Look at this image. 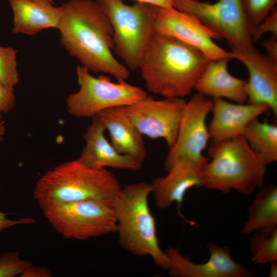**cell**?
<instances>
[{
    "mask_svg": "<svg viewBox=\"0 0 277 277\" xmlns=\"http://www.w3.org/2000/svg\"><path fill=\"white\" fill-rule=\"evenodd\" d=\"M209 258L196 264L184 256L176 248L169 246L165 251L169 261L167 270L172 277H249L253 274L245 265L234 260L227 246L209 243Z\"/></svg>",
    "mask_w": 277,
    "mask_h": 277,
    "instance_id": "obj_13",
    "label": "cell"
},
{
    "mask_svg": "<svg viewBox=\"0 0 277 277\" xmlns=\"http://www.w3.org/2000/svg\"><path fill=\"white\" fill-rule=\"evenodd\" d=\"M109 19L113 30L114 50L129 70L139 65L154 31L157 7L122 0H96Z\"/></svg>",
    "mask_w": 277,
    "mask_h": 277,
    "instance_id": "obj_6",
    "label": "cell"
},
{
    "mask_svg": "<svg viewBox=\"0 0 277 277\" xmlns=\"http://www.w3.org/2000/svg\"><path fill=\"white\" fill-rule=\"evenodd\" d=\"M57 29L60 42L81 65L95 73L126 80L129 70L112 53L113 30L99 5L92 0H69L61 6Z\"/></svg>",
    "mask_w": 277,
    "mask_h": 277,
    "instance_id": "obj_1",
    "label": "cell"
},
{
    "mask_svg": "<svg viewBox=\"0 0 277 277\" xmlns=\"http://www.w3.org/2000/svg\"><path fill=\"white\" fill-rule=\"evenodd\" d=\"M16 52L10 46H0V82L13 90L19 81Z\"/></svg>",
    "mask_w": 277,
    "mask_h": 277,
    "instance_id": "obj_24",
    "label": "cell"
},
{
    "mask_svg": "<svg viewBox=\"0 0 277 277\" xmlns=\"http://www.w3.org/2000/svg\"><path fill=\"white\" fill-rule=\"evenodd\" d=\"M270 268L269 271V277H276L277 276V262H272L270 264Z\"/></svg>",
    "mask_w": 277,
    "mask_h": 277,
    "instance_id": "obj_34",
    "label": "cell"
},
{
    "mask_svg": "<svg viewBox=\"0 0 277 277\" xmlns=\"http://www.w3.org/2000/svg\"><path fill=\"white\" fill-rule=\"evenodd\" d=\"M173 7L192 15L224 38L231 50L253 46V25L245 11L242 0H217L211 3L199 0H173Z\"/></svg>",
    "mask_w": 277,
    "mask_h": 277,
    "instance_id": "obj_9",
    "label": "cell"
},
{
    "mask_svg": "<svg viewBox=\"0 0 277 277\" xmlns=\"http://www.w3.org/2000/svg\"><path fill=\"white\" fill-rule=\"evenodd\" d=\"M262 45L266 50V55L277 62V37L271 36V38L263 41Z\"/></svg>",
    "mask_w": 277,
    "mask_h": 277,
    "instance_id": "obj_31",
    "label": "cell"
},
{
    "mask_svg": "<svg viewBox=\"0 0 277 277\" xmlns=\"http://www.w3.org/2000/svg\"><path fill=\"white\" fill-rule=\"evenodd\" d=\"M249 248L250 259L254 265L277 262V229L270 234L256 232L250 239Z\"/></svg>",
    "mask_w": 277,
    "mask_h": 277,
    "instance_id": "obj_23",
    "label": "cell"
},
{
    "mask_svg": "<svg viewBox=\"0 0 277 277\" xmlns=\"http://www.w3.org/2000/svg\"><path fill=\"white\" fill-rule=\"evenodd\" d=\"M233 58L247 68L249 79L247 89L249 103L265 104L274 115L277 114V62L254 47L231 50Z\"/></svg>",
    "mask_w": 277,
    "mask_h": 277,
    "instance_id": "obj_14",
    "label": "cell"
},
{
    "mask_svg": "<svg viewBox=\"0 0 277 277\" xmlns=\"http://www.w3.org/2000/svg\"><path fill=\"white\" fill-rule=\"evenodd\" d=\"M41 209L54 231L65 239L86 240L116 231L112 207L103 202L87 200Z\"/></svg>",
    "mask_w": 277,
    "mask_h": 277,
    "instance_id": "obj_8",
    "label": "cell"
},
{
    "mask_svg": "<svg viewBox=\"0 0 277 277\" xmlns=\"http://www.w3.org/2000/svg\"><path fill=\"white\" fill-rule=\"evenodd\" d=\"M270 32L272 36L277 37V9L275 7L261 22L253 26L252 38L253 43L257 42L266 33Z\"/></svg>",
    "mask_w": 277,
    "mask_h": 277,
    "instance_id": "obj_27",
    "label": "cell"
},
{
    "mask_svg": "<svg viewBox=\"0 0 277 277\" xmlns=\"http://www.w3.org/2000/svg\"><path fill=\"white\" fill-rule=\"evenodd\" d=\"M15 96L14 90L8 88L0 82V113H7L14 107Z\"/></svg>",
    "mask_w": 277,
    "mask_h": 277,
    "instance_id": "obj_28",
    "label": "cell"
},
{
    "mask_svg": "<svg viewBox=\"0 0 277 277\" xmlns=\"http://www.w3.org/2000/svg\"><path fill=\"white\" fill-rule=\"evenodd\" d=\"M32 263L22 259L17 251H6L0 255V277H14L21 274Z\"/></svg>",
    "mask_w": 277,
    "mask_h": 277,
    "instance_id": "obj_25",
    "label": "cell"
},
{
    "mask_svg": "<svg viewBox=\"0 0 277 277\" xmlns=\"http://www.w3.org/2000/svg\"><path fill=\"white\" fill-rule=\"evenodd\" d=\"M94 116L107 130L110 143L120 153L143 163L147 156L143 135L127 115L124 107L107 109Z\"/></svg>",
    "mask_w": 277,
    "mask_h": 277,
    "instance_id": "obj_18",
    "label": "cell"
},
{
    "mask_svg": "<svg viewBox=\"0 0 277 277\" xmlns=\"http://www.w3.org/2000/svg\"><path fill=\"white\" fill-rule=\"evenodd\" d=\"M208 151L201 187L250 195L263 186L267 165L243 136L211 144Z\"/></svg>",
    "mask_w": 277,
    "mask_h": 277,
    "instance_id": "obj_5",
    "label": "cell"
},
{
    "mask_svg": "<svg viewBox=\"0 0 277 277\" xmlns=\"http://www.w3.org/2000/svg\"><path fill=\"white\" fill-rule=\"evenodd\" d=\"M6 133V127L4 121L3 120L1 113H0V143L4 140V137Z\"/></svg>",
    "mask_w": 277,
    "mask_h": 277,
    "instance_id": "obj_33",
    "label": "cell"
},
{
    "mask_svg": "<svg viewBox=\"0 0 277 277\" xmlns=\"http://www.w3.org/2000/svg\"><path fill=\"white\" fill-rule=\"evenodd\" d=\"M155 32L174 37L201 51L210 61L233 58L231 51L217 45L220 38L197 18L174 7H157L154 22Z\"/></svg>",
    "mask_w": 277,
    "mask_h": 277,
    "instance_id": "obj_12",
    "label": "cell"
},
{
    "mask_svg": "<svg viewBox=\"0 0 277 277\" xmlns=\"http://www.w3.org/2000/svg\"><path fill=\"white\" fill-rule=\"evenodd\" d=\"M8 213L0 211V232L10 227L19 225L31 224L35 220L30 217H25L17 220H12L7 217Z\"/></svg>",
    "mask_w": 277,
    "mask_h": 277,
    "instance_id": "obj_29",
    "label": "cell"
},
{
    "mask_svg": "<svg viewBox=\"0 0 277 277\" xmlns=\"http://www.w3.org/2000/svg\"><path fill=\"white\" fill-rule=\"evenodd\" d=\"M186 103L184 98L155 100L148 95L124 107V109L143 135L152 139L163 138L169 148L175 142Z\"/></svg>",
    "mask_w": 277,
    "mask_h": 277,
    "instance_id": "obj_11",
    "label": "cell"
},
{
    "mask_svg": "<svg viewBox=\"0 0 277 277\" xmlns=\"http://www.w3.org/2000/svg\"><path fill=\"white\" fill-rule=\"evenodd\" d=\"M13 12V34L35 35L44 29L56 28L61 7L35 0H8Z\"/></svg>",
    "mask_w": 277,
    "mask_h": 277,
    "instance_id": "obj_20",
    "label": "cell"
},
{
    "mask_svg": "<svg viewBox=\"0 0 277 277\" xmlns=\"http://www.w3.org/2000/svg\"><path fill=\"white\" fill-rule=\"evenodd\" d=\"M250 21L256 25L266 17L275 8L277 0H242Z\"/></svg>",
    "mask_w": 277,
    "mask_h": 277,
    "instance_id": "obj_26",
    "label": "cell"
},
{
    "mask_svg": "<svg viewBox=\"0 0 277 277\" xmlns=\"http://www.w3.org/2000/svg\"><path fill=\"white\" fill-rule=\"evenodd\" d=\"M230 60L224 58L209 61L194 89L206 96L245 103L248 100L247 81L236 77L229 72L227 65Z\"/></svg>",
    "mask_w": 277,
    "mask_h": 277,
    "instance_id": "obj_19",
    "label": "cell"
},
{
    "mask_svg": "<svg viewBox=\"0 0 277 277\" xmlns=\"http://www.w3.org/2000/svg\"><path fill=\"white\" fill-rule=\"evenodd\" d=\"M21 277H51V271L45 267L34 266L33 264L28 266L19 275Z\"/></svg>",
    "mask_w": 277,
    "mask_h": 277,
    "instance_id": "obj_30",
    "label": "cell"
},
{
    "mask_svg": "<svg viewBox=\"0 0 277 277\" xmlns=\"http://www.w3.org/2000/svg\"><path fill=\"white\" fill-rule=\"evenodd\" d=\"M84 134L86 144L77 159L85 165L94 168L116 169L135 171L142 163L120 153L105 136L103 124L94 116Z\"/></svg>",
    "mask_w": 277,
    "mask_h": 277,
    "instance_id": "obj_17",
    "label": "cell"
},
{
    "mask_svg": "<svg viewBox=\"0 0 277 277\" xmlns=\"http://www.w3.org/2000/svg\"><path fill=\"white\" fill-rule=\"evenodd\" d=\"M35 1H41V2L48 3L54 4V2H53V1L52 0H35Z\"/></svg>",
    "mask_w": 277,
    "mask_h": 277,
    "instance_id": "obj_35",
    "label": "cell"
},
{
    "mask_svg": "<svg viewBox=\"0 0 277 277\" xmlns=\"http://www.w3.org/2000/svg\"><path fill=\"white\" fill-rule=\"evenodd\" d=\"M212 100L197 93L186 102L174 145L169 148L165 163L166 170L178 160H187L204 167L209 158L203 151L210 140L206 121L211 112Z\"/></svg>",
    "mask_w": 277,
    "mask_h": 277,
    "instance_id": "obj_10",
    "label": "cell"
},
{
    "mask_svg": "<svg viewBox=\"0 0 277 277\" xmlns=\"http://www.w3.org/2000/svg\"><path fill=\"white\" fill-rule=\"evenodd\" d=\"M136 2L150 4L156 7L170 8L173 7V0H135Z\"/></svg>",
    "mask_w": 277,
    "mask_h": 277,
    "instance_id": "obj_32",
    "label": "cell"
},
{
    "mask_svg": "<svg viewBox=\"0 0 277 277\" xmlns=\"http://www.w3.org/2000/svg\"><path fill=\"white\" fill-rule=\"evenodd\" d=\"M248 208V216L242 232L271 233L277 225V187L274 185L263 186Z\"/></svg>",
    "mask_w": 277,
    "mask_h": 277,
    "instance_id": "obj_21",
    "label": "cell"
},
{
    "mask_svg": "<svg viewBox=\"0 0 277 277\" xmlns=\"http://www.w3.org/2000/svg\"><path fill=\"white\" fill-rule=\"evenodd\" d=\"M122 187L107 168L88 167L77 159L45 172L36 181L33 195L41 209L87 200L112 206Z\"/></svg>",
    "mask_w": 277,
    "mask_h": 277,
    "instance_id": "obj_3",
    "label": "cell"
},
{
    "mask_svg": "<svg viewBox=\"0 0 277 277\" xmlns=\"http://www.w3.org/2000/svg\"><path fill=\"white\" fill-rule=\"evenodd\" d=\"M76 75L79 90L69 94L66 100L68 112L76 117H92L103 110L130 105L148 95L145 90L126 80L114 83L104 74L95 77L82 65L76 67Z\"/></svg>",
    "mask_w": 277,
    "mask_h": 277,
    "instance_id": "obj_7",
    "label": "cell"
},
{
    "mask_svg": "<svg viewBox=\"0 0 277 277\" xmlns=\"http://www.w3.org/2000/svg\"><path fill=\"white\" fill-rule=\"evenodd\" d=\"M151 184L131 183L122 187L112 207L118 243L130 253L151 257L157 267L168 270L169 261L160 247L155 220L149 206Z\"/></svg>",
    "mask_w": 277,
    "mask_h": 277,
    "instance_id": "obj_4",
    "label": "cell"
},
{
    "mask_svg": "<svg viewBox=\"0 0 277 277\" xmlns=\"http://www.w3.org/2000/svg\"><path fill=\"white\" fill-rule=\"evenodd\" d=\"M212 117L208 126L211 144L243 136L247 126L254 119L270 111L265 104L237 103L213 98Z\"/></svg>",
    "mask_w": 277,
    "mask_h": 277,
    "instance_id": "obj_15",
    "label": "cell"
},
{
    "mask_svg": "<svg viewBox=\"0 0 277 277\" xmlns=\"http://www.w3.org/2000/svg\"><path fill=\"white\" fill-rule=\"evenodd\" d=\"M250 148L268 165L277 161V125L274 123L252 120L243 134Z\"/></svg>",
    "mask_w": 277,
    "mask_h": 277,
    "instance_id": "obj_22",
    "label": "cell"
},
{
    "mask_svg": "<svg viewBox=\"0 0 277 277\" xmlns=\"http://www.w3.org/2000/svg\"><path fill=\"white\" fill-rule=\"evenodd\" d=\"M209 60L199 50L154 32L138 69L148 90L164 97L189 95Z\"/></svg>",
    "mask_w": 277,
    "mask_h": 277,
    "instance_id": "obj_2",
    "label": "cell"
},
{
    "mask_svg": "<svg viewBox=\"0 0 277 277\" xmlns=\"http://www.w3.org/2000/svg\"><path fill=\"white\" fill-rule=\"evenodd\" d=\"M203 167L187 160H178L166 170L167 174L151 183L154 203L160 209L169 207L173 203L181 208L186 192L193 187H201Z\"/></svg>",
    "mask_w": 277,
    "mask_h": 277,
    "instance_id": "obj_16",
    "label": "cell"
}]
</instances>
